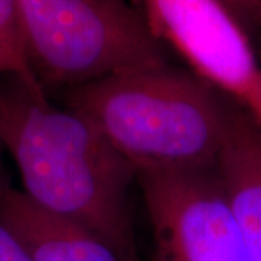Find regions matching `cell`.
Listing matches in <instances>:
<instances>
[{"instance_id":"cell-7","label":"cell","mask_w":261,"mask_h":261,"mask_svg":"<svg viewBox=\"0 0 261 261\" xmlns=\"http://www.w3.org/2000/svg\"><path fill=\"white\" fill-rule=\"evenodd\" d=\"M216 173L252 261H261V123L235 106Z\"/></svg>"},{"instance_id":"cell-6","label":"cell","mask_w":261,"mask_h":261,"mask_svg":"<svg viewBox=\"0 0 261 261\" xmlns=\"http://www.w3.org/2000/svg\"><path fill=\"white\" fill-rule=\"evenodd\" d=\"M0 224L34 261H121L97 233L38 206L9 185L0 190Z\"/></svg>"},{"instance_id":"cell-2","label":"cell","mask_w":261,"mask_h":261,"mask_svg":"<svg viewBox=\"0 0 261 261\" xmlns=\"http://www.w3.org/2000/svg\"><path fill=\"white\" fill-rule=\"evenodd\" d=\"M137 173L216 167L235 103L190 70L170 64L108 75L64 92Z\"/></svg>"},{"instance_id":"cell-5","label":"cell","mask_w":261,"mask_h":261,"mask_svg":"<svg viewBox=\"0 0 261 261\" xmlns=\"http://www.w3.org/2000/svg\"><path fill=\"white\" fill-rule=\"evenodd\" d=\"M152 34L190 71L261 123V65L254 44L221 0H144Z\"/></svg>"},{"instance_id":"cell-8","label":"cell","mask_w":261,"mask_h":261,"mask_svg":"<svg viewBox=\"0 0 261 261\" xmlns=\"http://www.w3.org/2000/svg\"><path fill=\"white\" fill-rule=\"evenodd\" d=\"M0 77L16 80L38 97H48L29 65L16 0H0Z\"/></svg>"},{"instance_id":"cell-1","label":"cell","mask_w":261,"mask_h":261,"mask_svg":"<svg viewBox=\"0 0 261 261\" xmlns=\"http://www.w3.org/2000/svg\"><path fill=\"white\" fill-rule=\"evenodd\" d=\"M0 141L32 202L97 233L121 261H140L129 206L137 168L89 122L6 79Z\"/></svg>"},{"instance_id":"cell-3","label":"cell","mask_w":261,"mask_h":261,"mask_svg":"<svg viewBox=\"0 0 261 261\" xmlns=\"http://www.w3.org/2000/svg\"><path fill=\"white\" fill-rule=\"evenodd\" d=\"M29 65L47 94L170 64L144 12L126 0H16Z\"/></svg>"},{"instance_id":"cell-4","label":"cell","mask_w":261,"mask_h":261,"mask_svg":"<svg viewBox=\"0 0 261 261\" xmlns=\"http://www.w3.org/2000/svg\"><path fill=\"white\" fill-rule=\"evenodd\" d=\"M154 261H252L216 170L137 174Z\"/></svg>"},{"instance_id":"cell-9","label":"cell","mask_w":261,"mask_h":261,"mask_svg":"<svg viewBox=\"0 0 261 261\" xmlns=\"http://www.w3.org/2000/svg\"><path fill=\"white\" fill-rule=\"evenodd\" d=\"M245 32L254 38L261 32V0H221Z\"/></svg>"},{"instance_id":"cell-10","label":"cell","mask_w":261,"mask_h":261,"mask_svg":"<svg viewBox=\"0 0 261 261\" xmlns=\"http://www.w3.org/2000/svg\"><path fill=\"white\" fill-rule=\"evenodd\" d=\"M0 261H34L5 225L0 224Z\"/></svg>"},{"instance_id":"cell-12","label":"cell","mask_w":261,"mask_h":261,"mask_svg":"<svg viewBox=\"0 0 261 261\" xmlns=\"http://www.w3.org/2000/svg\"><path fill=\"white\" fill-rule=\"evenodd\" d=\"M258 61H260V65H261V49H260V57H258Z\"/></svg>"},{"instance_id":"cell-11","label":"cell","mask_w":261,"mask_h":261,"mask_svg":"<svg viewBox=\"0 0 261 261\" xmlns=\"http://www.w3.org/2000/svg\"><path fill=\"white\" fill-rule=\"evenodd\" d=\"M3 145H2V141H0V190L3 189V187L8 185V181H6V178L3 176V170H2V151H3Z\"/></svg>"}]
</instances>
